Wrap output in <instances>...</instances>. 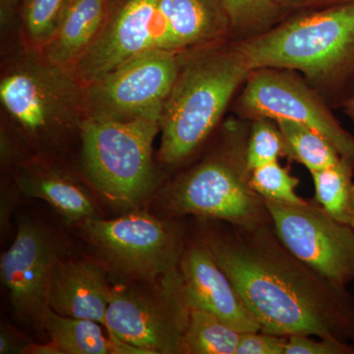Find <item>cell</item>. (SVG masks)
<instances>
[{"mask_svg": "<svg viewBox=\"0 0 354 354\" xmlns=\"http://www.w3.org/2000/svg\"><path fill=\"white\" fill-rule=\"evenodd\" d=\"M230 225L208 239L216 259L261 330L335 337L354 344V298L305 264L279 239L272 223Z\"/></svg>", "mask_w": 354, "mask_h": 354, "instance_id": "obj_1", "label": "cell"}, {"mask_svg": "<svg viewBox=\"0 0 354 354\" xmlns=\"http://www.w3.org/2000/svg\"><path fill=\"white\" fill-rule=\"evenodd\" d=\"M227 41L184 53L160 118L158 157L165 164L180 165L192 157L245 83L251 70L234 41Z\"/></svg>", "mask_w": 354, "mask_h": 354, "instance_id": "obj_2", "label": "cell"}, {"mask_svg": "<svg viewBox=\"0 0 354 354\" xmlns=\"http://www.w3.org/2000/svg\"><path fill=\"white\" fill-rule=\"evenodd\" d=\"M320 8L234 41L249 69L300 72L325 90L346 82L354 73V2Z\"/></svg>", "mask_w": 354, "mask_h": 354, "instance_id": "obj_3", "label": "cell"}, {"mask_svg": "<svg viewBox=\"0 0 354 354\" xmlns=\"http://www.w3.org/2000/svg\"><path fill=\"white\" fill-rule=\"evenodd\" d=\"M0 101L20 139L34 148H57L80 136L86 118L84 86L73 72L25 50L2 70Z\"/></svg>", "mask_w": 354, "mask_h": 354, "instance_id": "obj_4", "label": "cell"}, {"mask_svg": "<svg viewBox=\"0 0 354 354\" xmlns=\"http://www.w3.org/2000/svg\"><path fill=\"white\" fill-rule=\"evenodd\" d=\"M249 129L243 122H230L218 148L172 183L165 194L169 213L244 228L271 223L265 200L251 185L246 160Z\"/></svg>", "mask_w": 354, "mask_h": 354, "instance_id": "obj_5", "label": "cell"}, {"mask_svg": "<svg viewBox=\"0 0 354 354\" xmlns=\"http://www.w3.org/2000/svg\"><path fill=\"white\" fill-rule=\"evenodd\" d=\"M160 131V116L86 118L80 133L82 165L93 188L118 206H136L145 199L156 183L153 144Z\"/></svg>", "mask_w": 354, "mask_h": 354, "instance_id": "obj_6", "label": "cell"}, {"mask_svg": "<svg viewBox=\"0 0 354 354\" xmlns=\"http://www.w3.org/2000/svg\"><path fill=\"white\" fill-rule=\"evenodd\" d=\"M79 225L99 262L121 283L155 281L174 271L186 244L180 223L143 211L113 220L88 218Z\"/></svg>", "mask_w": 354, "mask_h": 354, "instance_id": "obj_7", "label": "cell"}, {"mask_svg": "<svg viewBox=\"0 0 354 354\" xmlns=\"http://www.w3.org/2000/svg\"><path fill=\"white\" fill-rule=\"evenodd\" d=\"M191 310L177 268L155 281L116 286L104 328L148 354L186 353L184 335Z\"/></svg>", "mask_w": 354, "mask_h": 354, "instance_id": "obj_8", "label": "cell"}, {"mask_svg": "<svg viewBox=\"0 0 354 354\" xmlns=\"http://www.w3.org/2000/svg\"><path fill=\"white\" fill-rule=\"evenodd\" d=\"M183 55L162 50L143 53L84 86L86 118L120 121L162 118Z\"/></svg>", "mask_w": 354, "mask_h": 354, "instance_id": "obj_9", "label": "cell"}, {"mask_svg": "<svg viewBox=\"0 0 354 354\" xmlns=\"http://www.w3.org/2000/svg\"><path fill=\"white\" fill-rule=\"evenodd\" d=\"M241 118L288 120L315 130L354 167V136L342 127L315 88L297 72L251 70L237 102Z\"/></svg>", "mask_w": 354, "mask_h": 354, "instance_id": "obj_10", "label": "cell"}, {"mask_svg": "<svg viewBox=\"0 0 354 354\" xmlns=\"http://www.w3.org/2000/svg\"><path fill=\"white\" fill-rule=\"evenodd\" d=\"M156 50L185 53L164 0H123L109 9L104 28L73 74L87 86L128 60Z\"/></svg>", "mask_w": 354, "mask_h": 354, "instance_id": "obj_11", "label": "cell"}, {"mask_svg": "<svg viewBox=\"0 0 354 354\" xmlns=\"http://www.w3.org/2000/svg\"><path fill=\"white\" fill-rule=\"evenodd\" d=\"M64 257V245L55 232L34 218H21L13 243L0 258L2 283L20 322L44 332L53 272Z\"/></svg>", "mask_w": 354, "mask_h": 354, "instance_id": "obj_12", "label": "cell"}, {"mask_svg": "<svg viewBox=\"0 0 354 354\" xmlns=\"http://www.w3.org/2000/svg\"><path fill=\"white\" fill-rule=\"evenodd\" d=\"M265 202L274 232L293 255L337 285L354 283V228L317 203Z\"/></svg>", "mask_w": 354, "mask_h": 354, "instance_id": "obj_13", "label": "cell"}, {"mask_svg": "<svg viewBox=\"0 0 354 354\" xmlns=\"http://www.w3.org/2000/svg\"><path fill=\"white\" fill-rule=\"evenodd\" d=\"M178 269L192 308L209 312L241 332L261 330L257 319L216 261L208 236L185 244Z\"/></svg>", "mask_w": 354, "mask_h": 354, "instance_id": "obj_14", "label": "cell"}, {"mask_svg": "<svg viewBox=\"0 0 354 354\" xmlns=\"http://www.w3.org/2000/svg\"><path fill=\"white\" fill-rule=\"evenodd\" d=\"M109 274L99 261L65 256L53 272L50 309L60 315L95 321L104 327L115 288Z\"/></svg>", "mask_w": 354, "mask_h": 354, "instance_id": "obj_15", "label": "cell"}, {"mask_svg": "<svg viewBox=\"0 0 354 354\" xmlns=\"http://www.w3.org/2000/svg\"><path fill=\"white\" fill-rule=\"evenodd\" d=\"M15 185L25 196L44 200L66 223H80L100 218L88 190L66 171L41 164L26 165L18 172Z\"/></svg>", "mask_w": 354, "mask_h": 354, "instance_id": "obj_16", "label": "cell"}, {"mask_svg": "<svg viewBox=\"0 0 354 354\" xmlns=\"http://www.w3.org/2000/svg\"><path fill=\"white\" fill-rule=\"evenodd\" d=\"M109 9V0H70L55 37L39 55L73 72L104 28Z\"/></svg>", "mask_w": 354, "mask_h": 354, "instance_id": "obj_17", "label": "cell"}, {"mask_svg": "<svg viewBox=\"0 0 354 354\" xmlns=\"http://www.w3.org/2000/svg\"><path fill=\"white\" fill-rule=\"evenodd\" d=\"M183 53L232 37V25L223 0H164Z\"/></svg>", "mask_w": 354, "mask_h": 354, "instance_id": "obj_18", "label": "cell"}, {"mask_svg": "<svg viewBox=\"0 0 354 354\" xmlns=\"http://www.w3.org/2000/svg\"><path fill=\"white\" fill-rule=\"evenodd\" d=\"M101 324L88 319L60 315L50 310L44 333L62 354H111L109 335Z\"/></svg>", "mask_w": 354, "mask_h": 354, "instance_id": "obj_19", "label": "cell"}, {"mask_svg": "<svg viewBox=\"0 0 354 354\" xmlns=\"http://www.w3.org/2000/svg\"><path fill=\"white\" fill-rule=\"evenodd\" d=\"M315 200L334 220L354 228V167L342 160L328 169L312 172Z\"/></svg>", "mask_w": 354, "mask_h": 354, "instance_id": "obj_20", "label": "cell"}, {"mask_svg": "<svg viewBox=\"0 0 354 354\" xmlns=\"http://www.w3.org/2000/svg\"><path fill=\"white\" fill-rule=\"evenodd\" d=\"M283 137L286 157L312 172L323 171L341 162L334 146L315 130L288 120H274Z\"/></svg>", "mask_w": 354, "mask_h": 354, "instance_id": "obj_21", "label": "cell"}, {"mask_svg": "<svg viewBox=\"0 0 354 354\" xmlns=\"http://www.w3.org/2000/svg\"><path fill=\"white\" fill-rule=\"evenodd\" d=\"M242 333L209 312L192 308L184 335L186 354H236Z\"/></svg>", "mask_w": 354, "mask_h": 354, "instance_id": "obj_22", "label": "cell"}, {"mask_svg": "<svg viewBox=\"0 0 354 354\" xmlns=\"http://www.w3.org/2000/svg\"><path fill=\"white\" fill-rule=\"evenodd\" d=\"M70 0H24L21 36L25 50L41 53L55 37Z\"/></svg>", "mask_w": 354, "mask_h": 354, "instance_id": "obj_23", "label": "cell"}, {"mask_svg": "<svg viewBox=\"0 0 354 354\" xmlns=\"http://www.w3.org/2000/svg\"><path fill=\"white\" fill-rule=\"evenodd\" d=\"M232 25L234 41L262 34L281 22L288 9L274 0H223Z\"/></svg>", "mask_w": 354, "mask_h": 354, "instance_id": "obj_24", "label": "cell"}, {"mask_svg": "<svg viewBox=\"0 0 354 354\" xmlns=\"http://www.w3.org/2000/svg\"><path fill=\"white\" fill-rule=\"evenodd\" d=\"M251 185L265 201L281 204H300L306 200L297 194L299 179L279 160L251 171Z\"/></svg>", "mask_w": 354, "mask_h": 354, "instance_id": "obj_25", "label": "cell"}, {"mask_svg": "<svg viewBox=\"0 0 354 354\" xmlns=\"http://www.w3.org/2000/svg\"><path fill=\"white\" fill-rule=\"evenodd\" d=\"M286 157L285 141L276 121L258 118L251 121L246 160L251 171Z\"/></svg>", "mask_w": 354, "mask_h": 354, "instance_id": "obj_26", "label": "cell"}, {"mask_svg": "<svg viewBox=\"0 0 354 354\" xmlns=\"http://www.w3.org/2000/svg\"><path fill=\"white\" fill-rule=\"evenodd\" d=\"M285 354H354V344L335 337L295 335L288 337Z\"/></svg>", "mask_w": 354, "mask_h": 354, "instance_id": "obj_27", "label": "cell"}, {"mask_svg": "<svg viewBox=\"0 0 354 354\" xmlns=\"http://www.w3.org/2000/svg\"><path fill=\"white\" fill-rule=\"evenodd\" d=\"M288 337L263 330L242 333L236 354H285Z\"/></svg>", "mask_w": 354, "mask_h": 354, "instance_id": "obj_28", "label": "cell"}, {"mask_svg": "<svg viewBox=\"0 0 354 354\" xmlns=\"http://www.w3.org/2000/svg\"><path fill=\"white\" fill-rule=\"evenodd\" d=\"M31 342L21 337L8 326H1L0 332V353H21L24 354L25 349Z\"/></svg>", "mask_w": 354, "mask_h": 354, "instance_id": "obj_29", "label": "cell"}, {"mask_svg": "<svg viewBox=\"0 0 354 354\" xmlns=\"http://www.w3.org/2000/svg\"><path fill=\"white\" fill-rule=\"evenodd\" d=\"M12 191H9L7 188H2L1 191V213H0V220H1L2 232L6 230L9 225V216L13 208V194Z\"/></svg>", "mask_w": 354, "mask_h": 354, "instance_id": "obj_30", "label": "cell"}, {"mask_svg": "<svg viewBox=\"0 0 354 354\" xmlns=\"http://www.w3.org/2000/svg\"><path fill=\"white\" fill-rule=\"evenodd\" d=\"M24 353L28 354H62L51 342H48L46 344H34L31 342L27 348L25 349Z\"/></svg>", "mask_w": 354, "mask_h": 354, "instance_id": "obj_31", "label": "cell"}, {"mask_svg": "<svg viewBox=\"0 0 354 354\" xmlns=\"http://www.w3.org/2000/svg\"><path fill=\"white\" fill-rule=\"evenodd\" d=\"M274 1L279 6H283V8L290 10V9L297 8V7L306 6L313 0H274Z\"/></svg>", "mask_w": 354, "mask_h": 354, "instance_id": "obj_32", "label": "cell"}, {"mask_svg": "<svg viewBox=\"0 0 354 354\" xmlns=\"http://www.w3.org/2000/svg\"><path fill=\"white\" fill-rule=\"evenodd\" d=\"M346 2H354V0H313L306 6L325 7L334 6V4L346 3Z\"/></svg>", "mask_w": 354, "mask_h": 354, "instance_id": "obj_33", "label": "cell"}, {"mask_svg": "<svg viewBox=\"0 0 354 354\" xmlns=\"http://www.w3.org/2000/svg\"><path fill=\"white\" fill-rule=\"evenodd\" d=\"M344 113L354 123V92L344 104Z\"/></svg>", "mask_w": 354, "mask_h": 354, "instance_id": "obj_34", "label": "cell"}, {"mask_svg": "<svg viewBox=\"0 0 354 354\" xmlns=\"http://www.w3.org/2000/svg\"></svg>", "mask_w": 354, "mask_h": 354, "instance_id": "obj_35", "label": "cell"}]
</instances>
